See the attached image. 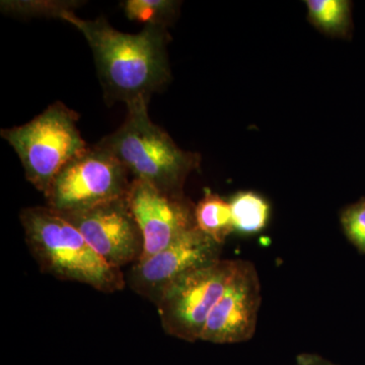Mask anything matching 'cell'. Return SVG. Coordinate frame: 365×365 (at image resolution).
<instances>
[{
  "mask_svg": "<svg viewBox=\"0 0 365 365\" xmlns=\"http://www.w3.org/2000/svg\"><path fill=\"white\" fill-rule=\"evenodd\" d=\"M60 20L76 28L90 45L109 102L150 100L169 81L167 28L145 26L138 34L122 33L104 18L83 20L74 11H66Z\"/></svg>",
  "mask_w": 365,
  "mask_h": 365,
  "instance_id": "6da1fadb",
  "label": "cell"
},
{
  "mask_svg": "<svg viewBox=\"0 0 365 365\" xmlns=\"http://www.w3.org/2000/svg\"><path fill=\"white\" fill-rule=\"evenodd\" d=\"M148 103V98H140L126 104L124 123L97 145L114 155L133 180L167 195L182 197L185 182L200 165V155L181 150L151 121Z\"/></svg>",
  "mask_w": 365,
  "mask_h": 365,
  "instance_id": "7a4b0ae2",
  "label": "cell"
},
{
  "mask_svg": "<svg viewBox=\"0 0 365 365\" xmlns=\"http://www.w3.org/2000/svg\"><path fill=\"white\" fill-rule=\"evenodd\" d=\"M20 220L26 244L43 272L108 294L123 289L126 278L121 269L106 263L57 211L49 206L29 207L21 210Z\"/></svg>",
  "mask_w": 365,
  "mask_h": 365,
  "instance_id": "3957f363",
  "label": "cell"
},
{
  "mask_svg": "<svg viewBox=\"0 0 365 365\" xmlns=\"http://www.w3.org/2000/svg\"><path fill=\"white\" fill-rule=\"evenodd\" d=\"M78 121L76 112L56 102L28 123L1 130L20 158L26 180L44 195L60 170L88 150Z\"/></svg>",
  "mask_w": 365,
  "mask_h": 365,
  "instance_id": "277c9868",
  "label": "cell"
},
{
  "mask_svg": "<svg viewBox=\"0 0 365 365\" xmlns=\"http://www.w3.org/2000/svg\"><path fill=\"white\" fill-rule=\"evenodd\" d=\"M131 182L124 165L95 145L60 170L45 197L53 210L69 215L128 196Z\"/></svg>",
  "mask_w": 365,
  "mask_h": 365,
  "instance_id": "5b68a950",
  "label": "cell"
},
{
  "mask_svg": "<svg viewBox=\"0 0 365 365\" xmlns=\"http://www.w3.org/2000/svg\"><path fill=\"white\" fill-rule=\"evenodd\" d=\"M237 260L215 262L184 274L163 292L157 304L165 333L178 339H201L209 314L225 289Z\"/></svg>",
  "mask_w": 365,
  "mask_h": 365,
  "instance_id": "8992f818",
  "label": "cell"
},
{
  "mask_svg": "<svg viewBox=\"0 0 365 365\" xmlns=\"http://www.w3.org/2000/svg\"><path fill=\"white\" fill-rule=\"evenodd\" d=\"M61 215L78 228L96 253L112 267L134 265L143 257V237L129 206L128 196Z\"/></svg>",
  "mask_w": 365,
  "mask_h": 365,
  "instance_id": "52a82bcc",
  "label": "cell"
},
{
  "mask_svg": "<svg viewBox=\"0 0 365 365\" xmlns=\"http://www.w3.org/2000/svg\"><path fill=\"white\" fill-rule=\"evenodd\" d=\"M222 246L194 227L163 251L132 265L126 282L157 304L168 287L184 274L220 260Z\"/></svg>",
  "mask_w": 365,
  "mask_h": 365,
  "instance_id": "ba28073f",
  "label": "cell"
},
{
  "mask_svg": "<svg viewBox=\"0 0 365 365\" xmlns=\"http://www.w3.org/2000/svg\"><path fill=\"white\" fill-rule=\"evenodd\" d=\"M262 302L259 274L251 262L237 260L225 294L209 314L201 341L235 344L253 338Z\"/></svg>",
  "mask_w": 365,
  "mask_h": 365,
  "instance_id": "9c48e42d",
  "label": "cell"
},
{
  "mask_svg": "<svg viewBox=\"0 0 365 365\" xmlns=\"http://www.w3.org/2000/svg\"><path fill=\"white\" fill-rule=\"evenodd\" d=\"M128 202L143 237L139 261L163 251L197 227L195 206L184 196L167 195L138 180L131 182Z\"/></svg>",
  "mask_w": 365,
  "mask_h": 365,
  "instance_id": "30bf717a",
  "label": "cell"
},
{
  "mask_svg": "<svg viewBox=\"0 0 365 365\" xmlns=\"http://www.w3.org/2000/svg\"><path fill=\"white\" fill-rule=\"evenodd\" d=\"M195 220L197 227L220 246L235 232L230 202L209 190L195 206Z\"/></svg>",
  "mask_w": 365,
  "mask_h": 365,
  "instance_id": "8fae6325",
  "label": "cell"
},
{
  "mask_svg": "<svg viewBox=\"0 0 365 365\" xmlns=\"http://www.w3.org/2000/svg\"><path fill=\"white\" fill-rule=\"evenodd\" d=\"M235 232L254 235L262 232L270 217V205L265 198L252 191L237 192L230 201Z\"/></svg>",
  "mask_w": 365,
  "mask_h": 365,
  "instance_id": "7c38bea8",
  "label": "cell"
},
{
  "mask_svg": "<svg viewBox=\"0 0 365 365\" xmlns=\"http://www.w3.org/2000/svg\"><path fill=\"white\" fill-rule=\"evenodd\" d=\"M309 18L322 32L346 38L351 31V4L346 0H309Z\"/></svg>",
  "mask_w": 365,
  "mask_h": 365,
  "instance_id": "4fadbf2b",
  "label": "cell"
},
{
  "mask_svg": "<svg viewBox=\"0 0 365 365\" xmlns=\"http://www.w3.org/2000/svg\"><path fill=\"white\" fill-rule=\"evenodd\" d=\"M180 2L173 0H127L122 2L125 16L145 26L167 28L177 14Z\"/></svg>",
  "mask_w": 365,
  "mask_h": 365,
  "instance_id": "5bb4252c",
  "label": "cell"
},
{
  "mask_svg": "<svg viewBox=\"0 0 365 365\" xmlns=\"http://www.w3.org/2000/svg\"><path fill=\"white\" fill-rule=\"evenodd\" d=\"M78 1H1L6 14L23 16H47L59 19L66 11H74Z\"/></svg>",
  "mask_w": 365,
  "mask_h": 365,
  "instance_id": "9a60e30c",
  "label": "cell"
},
{
  "mask_svg": "<svg viewBox=\"0 0 365 365\" xmlns=\"http://www.w3.org/2000/svg\"><path fill=\"white\" fill-rule=\"evenodd\" d=\"M340 222L348 241L365 255V197L343 209Z\"/></svg>",
  "mask_w": 365,
  "mask_h": 365,
  "instance_id": "2e32d148",
  "label": "cell"
},
{
  "mask_svg": "<svg viewBox=\"0 0 365 365\" xmlns=\"http://www.w3.org/2000/svg\"><path fill=\"white\" fill-rule=\"evenodd\" d=\"M292 365H339L334 364L331 360L324 359L321 355L314 353H302L297 355L295 361Z\"/></svg>",
  "mask_w": 365,
  "mask_h": 365,
  "instance_id": "e0dca14e",
  "label": "cell"
}]
</instances>
